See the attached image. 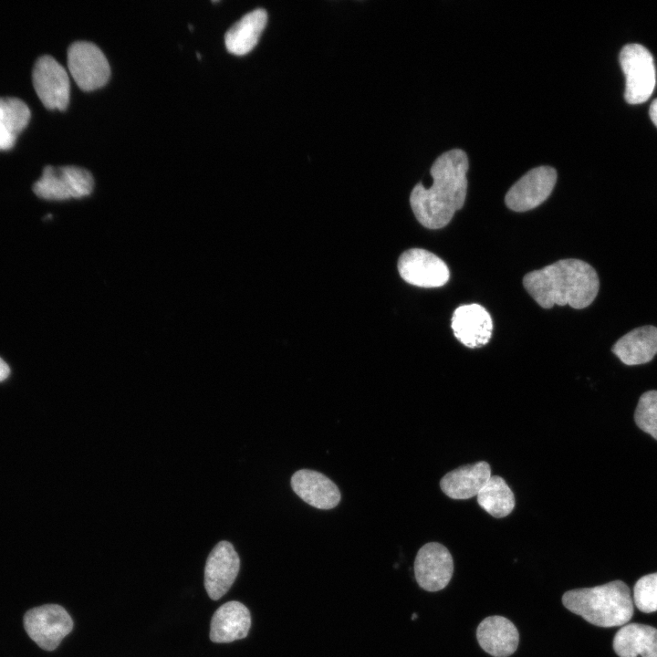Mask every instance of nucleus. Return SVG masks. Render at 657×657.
Here are the masks:
<instances>
[{"mask_svg": "<svg viewBox=\"0 0 657 657\" xmlns=\"http://www.w3.org/2000/svg\"><path fill=\"white\" fill-rule=\"evenodd\" d=\"M562 602L568 610L599 627L624 625L633 615L631 590L621 580L568 590Z\"/></svg>", "mask_w": 657, "mask_h": 657, "instance_id": "nucleus-3", "label": "nucleus"}, {"mask_svg": "<svg viewBox=\"0 0 657 657\" xmlns=\"http://www.w3.org/2000/svg\"><path fill=\"white\" fill-rule=\"evenodd\" d=\"M398 271L405 282L424 288L442 287L450 277L446 264L434 254L422 248L403 252L398 260Z\"/></svg>", "mask_w": 657, "mask_h": 657, "instance_id": "nucleus-8", "label": "nucleus"}, {"mask_svg": "<svg viewBox=\"0 0 657 657\" xmlns=\"http://www.w3.org/2000/svg\"><path fill=\"white\" fill-rule=\"evenodd\" d=\"M649 113H650L651 120L657 127V99L652 102V104L650 106Z\"/></svg>", "mask_w": 657, "mask_h": 657, "instance_id": "nucleus-26", "label": "nucleus"}, {"mask_svg": "<svg viewBox=\"0 0 657 657\" xmlns=\"http://www.w3.org/2000/svg\"><path fill=\"white\" fill-rule=\"evenodd\" d=\"M476 638L482 649L495 657H507L518 646V631L511 620L502 616H490L477 627Z\"/></svg>", "mask_w": 657, "mask_h": 657, "instance_id": "nucleus-16", "label": "nucleus"}, {"mask_svg": "<svg viewBox=\"0 0 657 657\" xmlns=\"http://www.w3.org/2000/svg\"><path fill=\"white\" fill-rule=\"evenodd\" d=\"M620 63L626 78V101L630 104L646 101L656 83L655 67L650 51L641 45L628 44L620 53Z\"/></svg>", "mask_w": 657, "mask_h": 657, "instance_id": "nucleus-5", "label": "nucleus"}, {"mask_svg": "<svg viewBox=\"0 0 657 657\" xmlns=\"http://www.w3.org/2000/svg\"><path fill=\"white\" fill-rule=\"evenodd\" d=\"M93 189L94 179L90 172L75 165H47L33 185L37 196L56 201L86 197Z\"/></svg>", "mask_w": 657, "mask_h": 657, "instance_id": "nucleus-4", "label": "nucleus"}, {"mask_svg": "<svg viewBox=\"0 0 657 657\" xmlns=\"http://www.w3.org/2000/svg\"><path fill=\"white\" fill-rule=\"evenodd\" d=\"M240 569V558L234 546L220 541L210 552L204 567V588L208 596L217 600L234 584Z\"/></svg>", "mask_w": 657, "mask_h": 657, "instance_id": "nucleus-12", "label": "nucleus"}, {"mask_svg": "<svg viewBox=\"0 0 657 657\" xmlns=\"http://www.w3.org/2000/svg\"><path fill=\"white\" fill-rule=\"evenodd\" d=\"M10 373V368L7 363L0 358V381H5Z\"/></svg>", "mask_w": 657, "mask_h": 657, "instance_id": "nucleus-25", "label": "nucleus"}, {"mask_svg": "<svg viewBox=\"0 0 657 657\" xmlns=\"http://www.w3.org/2000/svg\"><path fill=\"white\" fill-rule=\"evenodd\" d=\"M634 420L638 427L657 440V391H649L639 399Z\"/></svg>", "mask_w": 657, "mask_h": 657, "instance_id": "nucleus-23", "label": "nucleus"}, {"mask_svg": "<svg viewBox=\"0 0 657 657\" xmlns=\"http://www.w3.org/2000/svg\"><path fill=\"white\" fill-rule=\"evenodd\" d=\"M415 618L417 619V614H416V613H413L412 619L414 620Z\"/></svg>", "mask_w": 657, "mask_h": 657, "instance_id": "nucleus-27", "label": "nucleus"}, {"mask_svg": "<svg viewBox=\"0 0 657 657\" xmlns=\"http://www.w3.org/2000/svg\"><path fill=\"white\" fill-rule=\"evenodd\" d=\"M30 119L26 103L16 97H0V150L11 148Z\"/></svg>", "mask_w": 657, "mask_h": 657, "instance_id": "nucleus-21", "label": "nucleus"}, {"mask_svg": "<svg viewBox=\"0 0 657 657\" xmlns=\"http://www.w3.org/2000/svg\"><path fill=\"white\" fill-rule=\"evenodd\" d=\"M68 66L78 86L87 91L103 87L110 76L106 56L89 41H76L68 47Z\"/></svg>", "mask_w": 657, "mask_h": 657, "instance_id": "nucleus-7", "label": "nucleus"}, {"mask_svg": "<svg viewBox=\"0 0 657 657\" xmlns=\"http://www.w3.org/2000/svg\"><path fill=\"white\" fill-rule=\"evenodd\" d=\"M633 602L644 613L657 610V572L637 580L633 588Z\"/></svg>", "mask_w": 657, "mask_h": 657, "instance_id": "nucleus-24", "label": "nucleus"}, {"mask_svg": "<svg viewBox=\"0 0 657 657\" xmlns=\"http://www.w3.org/2000/svg\"><path fill=\"white\" fill-rule=\"evenodd\" d=\"M468 158L461 149L441 154L431 167L433 184L415 185L410 203L418 222L429 229L446 226L464 203L467 192Z\"/></svg>", "mask_w": 657, "mask_h": 657, "instance_id": "nucleus-1", "label": "nucleus"}, {"mask_svg": "<svg viewBox=\"0 0 657 657\" xmlns=\"http://www.w3.org/2000/svg\"><path fill=\"white\" fill-rule=\"evenodd\" d=\"M612 352L630 366L651 361L657 354V328L643 326L631 330L614 344Z\"/></svg>", "mask_w": 657, "mask_h": 657, "instance_id": "nucleus-18", "label": "nucleus"}, {"mask_svg": "<svg viewBox=\"0 0 657 657\" xmlns=\"http://www.w3.org/2000/svg\"><path fill=\"white\" fill-rule=\"evenodd\" d=\"M267 22V13L263 8L245 14L225 33L227 50L236 56L250 52L257 44Z\"/></svg>", "mask_w": 657, "mask_h": 657, "instance_id": "nucleus-20", "label": "nucleus"}, {"mask_svg": "<svg viewBox=\"0 0 657 657\" xmlns=\"http://www.w3.org/2000/svg\"><path fill=\"white\" fill-rule=\"evenodd\" d=\"M251 626L248 609L236 600L221 605L214 613L210 625V640L216 643L232 642L247 636Z\"/></svg>", "mask_w": 657, "mask_h": 657, "instance_id": "nucleus-15", "label": "nucleus"}, {"mask_svg": "<svg viewBox=\"0 0 657 657\" xmlns=\"http://www.w3.org/2000/svg\"><path fill=\"white\" fill-rule=\"evenodd\" d=\"M612 646L620 657H657V629L629 623L617 631Z\"/></svg>", "mask_w": 657, "mask_h": 657, "instance_id": "nucleus-19", "label": "nucleus"}, {"mask_svg": "<svg viewBox=\"0 0 657 657\" xmlns=\"http://www.w3.org/2000/svg\"><path fill=\"white\" fill-rule=\"evenodd\" d=\"M479 506L494 517L508 516L515 507V495L499 475H491L476 495Z\"/></svg>", "mask_w": 657, "mask_h": 657, "instance_id": "nucleus-22", "label": "nucleus"}, {"mask_svg": "<svg viewBox=\"0 0 657 657\" xmlns=\"http://www.w3.org/2000/svg\"><path fill=\"white\" fill-rule=\"evenodd\" d=\"M454 573V560L449 550L442 544L430 542L417 552L414 575L418 585L427 591L445 588Z\"/></svg>", "mask_w": 657, "mask_h": 657, "instance_id": "nucleus-11", "label": "nucleus"}, {"mask_svg": "<svg viewBox=\"0 0 657 657\" xmlns=\"http://www.w3.org/2000/svg\"><path fill=\"white\" fill-rule=\"evenodd\" d=\"M73 620L68 611L57 604H46L27 610L24 627L41 649L53 651L72 631Z\"/></svg>", "mask_w": 657, "mask_h": 657, "instance_id": "nucleus-6", "label": "nucleus"}, {"mask_svg": "<svg viewBox=\"0 0 657 657\" xmlns=\"http://www.w3.org/2000/svg\"><path fill=\"white\" fill-rule=\"evenodd\" d=\"M557 182V172L550 166L536 167L523 175L506 193V206L515 212L537 207L551 193Z\"/></svg>", "mask_w": 657, "mask_h": 657, "instance_id": "nucleus-10", "label": "nucleus"}, {"mask_svg": "<svg viewBox=\"0 0 657 657\" xmlns=\"http://www.w3.org/2000/svg\"><path fill=\"white\" fill-rule=\"evenodd\" d=\"M523 285L542 308L554 305L581 309L589 306L599 292L595 269L579 259H562L524 276Z\"/></svg>", "mask_w": 657, "mask_h": 657, "instance_id": "nucleus-2", "label": "nucleus"}, {"mask_svg": "<svg viewBox=\"0 0 657 657\" xmlns=\"http://www.w3.org/2000/svg\"><path fill=\"white\" fill-rule=\"evenodd\" d=\"M451 326L455 338L471 349L485 345L493 330L490 314L478 304L458 307L453 314Z\"/></svg>", "mask_w": 657, "mask_h": 657, "instance_id": "nucleus-13", "label": "nucleus"}, {"mask_svg": "<svg viewBox=\"0 0 657 657\" xmlns=\"http://www.w3.org/2000/svg\"><path fill=\"white\" fill-rule=\"evenodd\" d=\"M490 476L489 464L479 461L460 466L444 474L440 481V487L450 498L468 499L478 495Z\"/></svg>", "mask_w": 657, "mask_h": 657, "instance_id": "nucleus-17", "label": "nucleus"}, {"mask_svg": "<svg viewBox=\"0 0 657 657\" xmlns=\"http://www.w3.org/2000/svg\"><path fill=\"white\" fill-rule=\"evenodd\" d=\"M291 487L304 502L318 509H332L340 501L338 486L325 474L308 469L295 472Z\"/></svg>", "mask_w": 657, "mask_h": 657, "instance_id": "nucleus-14", "label": "nucleus"}, {"mask_svg": "<svg viewBox=\"0 0 657 657\" xmlns=\"http://www.w3.org/2000/svg\"><path fill=\"white\" fill-rule=\"evenodd\" d=\"M32 78L42 103L50 110H64L69 102V78L65 68L53 57L43 55L34 65Z\"/></svg>", "mask_w": 657, "mask_h": 657, "instance_id": "nucleus-9", "label": "nucleus"}]
</instances>
